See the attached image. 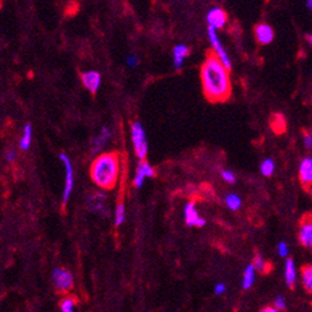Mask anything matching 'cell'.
I'll return each instance as SVG.
<instances>
[{
	"label": "cell",
	"mask_w": 312,
	"mask_h": 312,
	"mask_svg": "<svg viewBox=\"0 0 312 312\" xmlns=\"http://www.w3.org/2000/svg\"><path fill=\"white\" fill-rule=\"evenodd\" d=\"M203 92L208 101L225 102L231 95V81L229 70L213 51L207 54V59L200 69Z\"/></svg>",
	"instance_id": "6da1fadb"
},
{
	"label": "cell",
	"mask_w": 312,
	"mask_h": 312,
	"mask_svg": "<svg viewBox=\"0 0 312 312\" xmlns=\"http://www.w3.org/2000/svg\"><path fill=\"white\" fill-rule=\"evenodd\" d=\"M120 167V156L117 152L102 153L92 162L90 174L97 187L111 190L117 184Z\"/></svg>",
	"instance_id": "7a4b0ae2"
},
{
	"label": "cell",
	"mask_w": 312,
	"mask_h": 312,
	"mask_svg": "<svg viewBox=\"0 0 312 312\" xmlns=\"http://www.w3.org/2000/svg\"><path fill=\"white\" fill-rule=\"evenodd\" d=\"M131 136H132V143L135 147L136 155L141 160H145L148 153V142L146 138V132L141 122H133L131 126Z\"/></svg>",
	"instance_id": "3957f363"
},
{
	"label": "cell",
	"mask_w": 312,
	"mask_h": 312,
	"mask_svg": "<svg viewBox=\"0 0 312 312\" xmlns=\"http://www.w3.org/2000/svg\"><path fill=\"white\" fill-rule=\"evenodd\" d=\"M59 157L60 160L65 165V188L64 194H62V205H66L70 199L72 189H74V169H72L71 160L65 153H60Z\"/></svg>",
	"instance_id": "277c9868"
},
{
	"label": "cell",
	"mask_w": 312,
	"mask_h": 312,
	"mask_svg": "<svg viewBox=\"0 0 312 312\" xmlns=\"http://www.w3.org/2000/svg\"><path fill=\"white\" fill-rule=\"evenodd\" d=\"M52 281H54L56 290L60 293H67L74 286V276L69 270L64 268L55 269L52 273Z\"/></svg>",
	"instance_id": "5b68a950"
},
{
	"label": "cell",
	"mask_w": 312,
	"mask_h": 312,
	"mask_svg": "<svg viewBox=\"0 0 312 312\" xmlns=\"http://www.w3.org/2000/svg\"><path fill=\"white\" fill-rule=\"evenodd\" d=\"M208 37H209V41H210L211 47H213V52L219 57L221 62H223L224 66L226 67L228 70L231 69V61H230V57H229L228 52L226 50L224 49V46L221 45L220 40H219L218 34H216V30L211 29V27H208Z\"/></svg>",
	"instance_id": "8992f818"
},
{
	"label": "cell",
	"mask_w": 312,
	"mask_h": 312,
	"mask_svg": "<svg viewBox=\"0 0 312 312\" xmlns=\"http://www.w3.org/2000/svg\"><path fill=\"white\" fill-rule=\"evenodd\" d=\"M299 240L305 248L312 250V214H304L300 220Z\"/></svg>",
	"instance_id": "52a82bcc"
},
{
	"label": "cell",
	"mask_w": 312,
	"mask_h": 312,
	"mask_svg": "<svg viewBox=\"0 0 312 312\" xmlns=\"http://www.w3.org/2000/svg\"><path fill=\"white\" fill-rule=\"evenodd\" d=\"M87 209L91 213H99L104 216H108L107 198L102 193H94L87 198Z\"/></svg>",
	"instance_id": "ba28073f"
},
{
	"label": "cell",
	"mask_w": 312,
	"mask_h": 312,
	"mask_svg": "<svg viewBox=\"0 0 312 312\" xmlns=\"http://www.w3.org/2000/svg\"><path fill=\"white\" fill-rule=\"evenodd\" d=\"M299 177L304 189L312 194V157L304 158L303 162L300 163Z\"/></svg>",
	"instance_id": "9c48e42d"
},
{
	"label": "cell",
	"mask_w": 312,
	"mask_h": 312,
	"mask_svg": "<svg viewBox=\"0 0 312 312\" xmlns=\"http://www.w3.org/2000/svg\"><path fill=\"white\" fill-rule=\"evenodd\" d=\"M226 20H228V15L221 7H213V9L209 10L207 14L209 27L214 30L221 29L226 24Z\"/></svg>",
	"instance_id": "30bf717a"
},
{
	"label": "cell",
	"mask_w": 312,
	"mask_h": 312,
	"mask_svg": "<svg viewBox=\"0 0 312 312\" xmlns=\"http://www.w3.org/2000/svg\"><path fill=\"white\" fill-rule=\"evenodd\" d=\"M156 175L155 169H153L152 165L147 162V160H141L138 163L137 167V172H136V177L133 179V184H135L136 188H141L145 183V179L147 177L153 178Z\"/></svg>",
	"instance_id": "8fae6325"
},
{
	"label": "cell",
	"mask_w": 312,
	"mask_h": 312,
	"mask_svg": "<svg viewBox=\"0 0 312 312\" xmlns=\"http://www.w3.org/2000/svg\"><path fill=\"white\" fill-rule=\"evenodd\" d=\"M81 81L84 86L91 92L92 95L96 94L99 91L100 86H101V75L100 72L94 71H85L81 74Z\"/></svg>",
	"instance_id": "7c38bea8"
},
{
	"label": "cell",
	"mask_w": 312,
	"mask_h": 312,
	"mask_svg": "<svg viewBox=\"0 0 312 312\" xmlns=\"http://www.w3.org/2000/svg\"><path fill=\"white\" fill-rule=\"evenodd\" d=\"M184 219L188 226H198L202 228L205 225V219L199 215L197 209L194 207V203H188L184 208Z\"/></svg>",
	"instance_id": "4fadbf2b"
},
{
	"label": "cell",
	"mask_w": 312,
	"mask_h": 312,
	"mask_svg": "<svg viewBox=\"0 0 312 312\" xmlns=\"http://www.w3.org/2000/svg\"><path fill=\"white\" fill-rule=\"evenodd\" d=\"M254 32H255V37H256V41L261 45H268L270 44L271 41L274 40V30L270 25L268 24H258L254 29Z\"/></svg>",
	"instance_id": "5bb4252c"
},
{
	"label": "cell",
	"mask_w": 312,
	"mask_h": 312,
	"mask_svg": "<svg viewBox=\"0 0 312 312\" xmlns=\"http://www.w3.org/2000/svg\"><path fill=\"white\" fill-rule=\"evenodd\" d=\"M110 137H111L110 128H108L107 126H104V127L101 128L100 135L97 136V137H95L94 141H92V146H91L92 155H97V153L104 148V146L107 143V141L110 140Z\"/></svg>",
	"instance_id": "9a60e30c"
},
{
	"label": "cell",
	"mask_w": 312,
	"mask_h": 312,
	"mask_svg": "<svg viewBox=\"0 0 312 312\" xmlns=\"http://www.w3.org/2000/svg\"><path fill=\"white\" fill-rule=\"evenodd\" d=\"M188 55H189V47L187 45L179 44L173 49V64H174L175 70L182 69L185 57Z\"/></svg>",
	"instance_id": "2e32d148"
},
{
	"label": "cell",
	"mask_w": 312,
	"mask_h": 312,
	"mask_svg": "<svg viewBox=\"0 0 312 312\" xmlns=\"http://www.w3.org/2000/svg\"><path fill=\"white\" fill-rule=\"evenodd\" d=\"M296 268L294 260L288 259L285 263V283L289 288H294L296 283Z\"/></svg>",
	"instance_id": "e0dca14e"
},
{
	"label": "cell",
	"mask_w": 312,
	"mask_h": 312,
	"mask_svg": "<svg viewBox=\"0 0 312 312\" xmlns=\"http://www.w3.org/2000/svg\"><path fill=\"white\" fill-rule=\"evenodd\" d=\"M255 275H256L255 266H254L253 264L246 266L243 274V288L245 289V290H248V289H250L251 286L254 285V283H255Z\"/></svg>",
	"instance_id": "ac0fdd59"
},
{
	"label": "cell",
	"mask_w": 312,
	"mask_h": 312,
	"mask_svg": "<svg viewBox=\"0 0 312 312\" xmlns=\"http://www.w3.org/2000/svg\"><path fill=\"white\" fill-rule=\"evenodd\" d=\"M270 126L273 128V131L278 135H281L286 131V120L283 115L280 113H276V115H273L270 120Z\"/></svg>",
	"instance_id": "d6986e66"
},
{
	"label": "cell",
	"mask_w": 312,
	"mask_h": 312,
	"mask_svg": "<svg viewBox=\"0 0 312 312\" xmlns=\"http://www.w3.org/2000/svg\"><path fill=\"white\" fill-rule=\"evenodd\" d=\"M31 140H32V128L30 123H26L24 126V131H22V137L20 140L19 146L22 151H26L30 148V145H31Z\"/></svg>",
	"instance_id": "ffe728a7"
},
{
	"label": "cell",
	"mask_w": 312,
	"mask_h": 312,
	"mask_svg": "<svg viewBox=\"0 0 312 312\" xmlns=\"http://www.w3.org/2000/svg\"><path fill=\"white\" fill-rule=\"evenodd\" d=\"M301 278H303V285L308 293L312 294V265H306L301 271Z\"/></svg>",
	"instance_id": "44dd1931"
},
{
	"label": "cell",
	"mask_w": 312,
	"mask_h": 312,
	"mask_svg": "<svg viewBox=\"0 0 312 312\" xmlns=\"http://www.w3.org/2000/svg\"><path fill=\"white\" fill-rule=\"evenodd\" d=\"M253 265L255 266L256 271H259V273L265 274V273H269V270H270L269 264L266 263V260L260 255V254H256L255 255V258H254V261H253Z\"/></svg>",
	"instance_id": "7402d4cb"
},
{
	"label": "cell",
	"mask_w": 312,
	"mask_h": 312,
	"mask_svg": "<svg viewBox=\"0 0 312 312\" xmlns=\"http://www.w3.org/2000/svg\"><path fill=\"white\" fill-rule=\"evenodd\" d=\"M225 204L230 210H238L241 207V199L239 195L236 194H229L225 198Z\"/></svg>",
	"instance_id": "603a6c76"
},
{
	"label": "cell",
	"mask_w": 312,
	"mask_h": 312,
	"mask_svg": "<svg viewBox=\"0 0 312 312\" xmlns=\"http://www.w3.org/2000/svg\"><path fill=\"white\" fill-rule=\"evenodd\" d=\"M260 170H261V173H263V175H265V177H270V175H273L274 170H275V163H274V160L270 159V158L264 160L260 165Z\"/></svg>",
	"instance_id": "cb8c5ba5"
},
{
	"label": "cell",
	"mask_w": 312,
	"mask_h": 312,
	"mask_svg": "<svg viewBox=\"0 0 312 312\" xmlns=\"http://www.w3.org/2000/svg\"><path fill=\"white\" fill-rule=\"evenodd\" d=\"M125 219H126L125 205H123V203H118L117 207H116V213H115V225L116 226L122 225Z\"/></svg>",
	"instance_id": "d4e9b609"
},
{
	"label": "cell",
	"mask_w": 312,
	"mask_h": 312,
	"mask_svg": "<svg viewBox=\"0 0 312 312\" xmlns=\"http://www.w3.org/2000/svg\"><path fill=\"white\" fill-rule=\"evenodd\" d=\"M76 309V301L72 298H66L60 304V310L61 312H75Z\"/></svg>",
	"instance_id": "484cf974"
},
{
	"label": "cell",
	"mask_w": 312,
	"mask_h": 312,
	"mask_svg": "<svg viewBox=\"0 0 312 312\" xmlns=\"http://www.w3.org/2000/svg\"><path fill=\"white\" fill-rule=\"evenodd\" d=\"M286 300L283 298V296H279V298L275 299V301H274V308L276 309L278 311H284L286 310Z\"/></svg>",
	"instance_id": "4316f807"
},
{
	"label": "cell",
	"mask_w": 312,
	"mask_h": 312,
	"mask_svg": "<svg viewBox=\"0 0 312 312\" xmlns=\"http://www.w3.org/2000/svg\"><path fill=\"white\" fill-rule=\"evenodd\" d=\"M221 177H223V179L225 180V182L230 183V184H233V183L235 182V175H234V173H231L230 170H221Z\"/></svg>",
	"instance_id": "83f0119b"
},
{
	"label": "cell",
	"mask_w": 312,
	"mask_h": 312,
	"mask_svg": "<svg viewBox=\"0 0 312 312\" xmlns=\"http://www.w3.org/2000/svg\"><path fill=\"white\" fill-rule=\"evenodd\" d=\"M278 253L279 255L283 256V258H286L289 255V248L286 245V243H280L278 246Z\"/></svg>",
	"instance_id": "f1b7e54d"
},
{
	"label": "cell",
	"mask_w": 312,
	"mask_h": 312,
	"mask_svg": "<svg viewBox=\"0 0 312 312\" xmlns=\"http://www.w3.org/2000/svg\"><path fill=\"white\" fill-rule=\"evenodd\" d=\"M226 291V286L224 285V284H216L215 288H214V293L216 294V295H224Z\"/></svg>",
	"instance_id": "f546056e"
},
{
	"label": "cell",
	"mask_w": 312,
	"mask_h": 312,
	"mask_svg": "<svg viewBox=\"0 0 312 312\" xmlns=\"http://www.w3.org/2000/svg\"><path fill=\"white\" fill-rule=\"evenodd\" d=\"M304 143H305L306 148H312V136L310 133L304 132Z\"/></svg>",
	"instance_id": "4dcf8cb0"
},
{
	"label": "cell",
	"mask_w": 312,
	"mask_h": 312,
	"mask_svg": "<svg viewBox=\"0 0 312 312\" xmlns=\"http://www.w3.org/2000/svg\"><path fill=\"white\" fill-rule=\"evenodd\" d=\"M5 158H6L7 162H14V159L16 158V152L14 150H9L5 155Z\"/></svg>",
	"instance_id": "1f68e13d"
},
{
	"label": "cell",
	"mask_w": 312,
	"mask_h": 312,
	"mask_svg": "<svg viewBox=\"0 0 312 312\" xmlns=\"http://www.w3.org/2000/svg\"><path fill=\"white\" fill-rule=\"evenodd\" d=\"M127 64H128V66L135 67L136 65L138 64V59L135 56V55H130V56L127 57Z\"/></svg>",
	"instance_id": "d6a6232c"
},
{
	"label": "cell",
	"mask_w": 312,
	"mask_h": 312,
	"mask_svg": "<svg viewBox=\"0 0 312 312\" xmlns=\"http://www.w3.org/2000/svg\"><path fill=\"white\" fill-rule=\"evenodd\" d=\"M260 312H280V311L276 310V309L274 308V306H268V308L263 309V310H261Z\"/></svg>",
	"instance_id": "836d02e7"
},
{
	"label": "cell",
	"mask_w": 312,
	"mask_h": 312,
	"mask_svg": "<svg viewBox=\"0 0 312 312\" xmlns=\"http://www.w3.org/2000/svg\"><path fill=\"white\" fill-rule=\"evenodd\" d=\"M306 5H308L309 9L312 10V0H309V1H306Z\"/></svg>",
	"instance_id": "e575fe53"
},
{
	"label": "cell",
	"mask_w": 312,
	"mask_h": 312,
	"mask_svg": "<svg viewBox=\"0 0 312 312\" xmlns=\"http://www.w3.org/2000/svg\"><path fill=\"white\" fill-rule=\"evenodd\" d=\"M306 37H308V41H309V42H310V44L312 45V34H310V35H308V36H306Z\"/></svg>",
	"instance_id": "d590c367"
}]
</instances>
